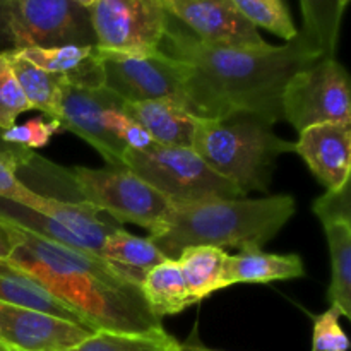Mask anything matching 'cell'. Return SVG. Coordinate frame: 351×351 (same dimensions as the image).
<instances>
[{
  "instance_id": "6da1fadb",
  "label": "cell",
  "mask_w": 351,
  "mask_h": 351,
  "mask_svg": "<svg viewBox=\"0 0 351 351\" xmlns=\"http://www.w3.org/2000/svg\"><path fill=\"white\" fill-rule=\"evenodd\" d=\"M160 50L189 67L185 103L192 113L216 120L254 115L271 125L281 119V95L288 79L326 55L300 33L281 47L209 45L171 16Z\"/></svg>"
},
{
  "instance_id": "7a4b0ae2",
  "label": "cell",
  "mask_w": 351,
  "mask_h": 351,
  "mask_svg": "<svg viewBox=\"0 0 351 351\" xmlns=\"http://www.w3.org/2000/svg\"><path fill=\"white\" fill-rule=\"evenodd\" d=\"M0 223L12 242L5 261L74 308L96 331L134 335L163 329L141 288L120 276L99 256L41 239L2 216Z\"/></svg>"
},
{
  "instance_id": "3957f363",
  "label": "cell",
  "mask_w": 351,
  "mask_h": 351,
  "mask_svg": "<svg viewBox=\"0 0 351 351\" xmlns=\"http://www.w3.org/2000/svg\"><path fill=\"white\" fill-rule=\"evenodd\" d=\"M297 211L291 195L263 199H211L173 206L163 228L151 235L167 259H175L187 247L247 249L269 242Z\"/></svg>"
},
{
  "instance_id": "277c9868",
  "label": "cell",
  "mask_w": 351,
  "mask_h": 351,
  "mask_svg": "<svg viewBox=\"0 0 351 351\" xmlns=\"http://www.w3.org/2000/svg\"><path fill=\"white\" fill-rule=\"evenodd\" d=\"M192 149L211 170L233 182L243 195L267 192L276 160L293 153V143L283 141L271 123L254 115L199 120Z\"/></svg>"
},
{
  "instance_id": "5b68a950",
  "label": "cell",
  "mask_w": 351,
  "mask_h": 351,
  "mask_svg": "<svg viewBox=\"0 0 351 351\" xmlns=\"http://www.w3.org/2000/svg\"><path fill=\"white\" fill-rule=\"evenodd\" d=\"M123 167L173 206L245 197L233 182L211 170L192 147H170L153 143L146 149H127Z\"/></svg>"
},
{
  "instance_id": "8992f818",
  "label": "cell",
  "mask_w": 351,
  "mask_h": 351,
  "mask_svg": "<svg viewBox=\"0 0 351 351\" xmlns=\"http://www.w3.org/2000/svg\"><path fill=\"white\" fill-rule=\"evenodd\" d=\"M79 202H88L119 223H134L156 235L173 204L125 167L86 168L65 171ZM149 235V237H151Z\"/></svg>"
},
{
  "instance_id": "52a82bcc",
  "label": "cell",
  "mask_w": 351,
  "mask_h": 351,
  "mask_svg": "<svg viewBox=\"0 0 351 351\" xmlns=\"http://www.w3.org/2000/svg\"><path fill=\"white\" fill-rule=\"evenodd\" d=\"M0 38L7 50L96 45L89 9L74 0H0Z\"/></svg>"
},
{
  "instance_id": "ba28073f",
  "label": "cell",
  "mask_w": 351,
  "mask_h": 351,
  "mask_svg": "<svg viewBox=\"0 0 351 351\" xmlns=\"http://www.w3.org/2000/svg\"><path fill=\"white\" fill-rule=\"evenodd\" d=\"M281 119L298 132L317 123H351L350 77L335 55H324L288 79Z\"/></svg>"
},
{
  "instance_id": "9c48e42d",
  "label": "cell",
  "mask_w": 351,
  "mask_h": 351,
  "mask_svg": "<svg viewBox=\"0 0 351 351\" xmlns=\"http://www.w3.org/2000/svg\"><path fill=\"white\" fill-rule=\"evenodd\" d=\"M103 86L125 103L171 98L185 103L189 67L161 50L153 53H117L98 48Z\"/></svg>"
},
{
  "instance_id": "30bf717a",
  "label": "cell",
  "mask_w": 351,
  "mask_h": 351,
  "mask_svg": "<svg viewBox=\"0 0 351 351\" xmlns=\"http://www.w3.org/2000/svg\"><path fill=\"white\" fill-rule=\"evenodd\" d=\"M89 17L99 50L153 53L160 50L170 14L160 0H96Z\"/></svg>"
},
{
  "instance_id": "8fae6325",
  "label": "cell",
  "mask_w": 351,
  "mask_h": 351,
  "mask_svg": "<svg viewBox=\"0 0 351 351\" xmlns=\"http://www.w3.org/2000/svg\"><path fill=\"white\" fill-rule=\"evenodd\" d=\"M123 103L122 98L105 86H81L65 81L57 120L62 130H69L84 139L110 167H123L127 147L110 132L105 120L106 110Z\"/></svg>"
},
{
  "instance_id": "7c38bea8",
  "label": "cell",
  "mask_w": 351,
  "mask_h": 351,
  "mask_svg": "<svg viewBox=\"0 0 351 351\" xmlns=\"http://www.w3.org/2000/svg\"><path fill=\"white\" fill-rule=\"evenodd\" d=\"M168 14L209 45L263 48L266 41L232 0H160Z\"/></svg>"
},
{
  "instance_id": "4fadbf2b",
  "label": "cell",
  "mask_w": 351,
  "mask_h": 351,
  "mask_svg": "<svg viewBox=\"0 0 351 351\" xmlns=\"http://www.w3.org/2000/svg\"><path fill=\"white\" fill-rule=\"evenodd\" d=\"M98 331L0 302V343L17 351H72Z\"/></svg>"
},
{
  "instance_id": "5bb4252c",
  "label": "cell",
  "mask_w": 351,
  "mask_h": 351,
  "mask_svg": "<svg viewBox=\"0 0 351 351\" xmlns=\"http://www.w3.org/2000/svg\"><path fill=\"white\" fill-rule=\"evenodd\" d=\"M298 134L293 153L304 158L322 187L338 191L350 182L351 123H317Z\"/></svg>"
},
{
  "instance_id": "9a60e30c",
  "label": "cell",
  "mask_w": 351,
  "mask_h": 351,
  "mask_svg": "<svg viewBox=\"0 0 351 351\" xmlns=\"http://www.w3.org/2000/svg\"><path fill=\"white\" fill-rule=\"evenodd\" d=\"M123 112L149 134L153 143L170 147H192L201 120L184 103L171 98L125 103Z\"/></svg>"
},
{
  "instance_id": "2e32d148",
  "label": "cell",
  "mask_w": 351,
  "mask_h": 351,
  "mask_svg": "<svg viewBox=\"0 0 351 351\" xmlns=\"http://www.w3.org/2000/svg\"><path fill=\"white\" fill-rule=\"evenodd\" d=\"M21 57L51 74H60L71 84L103 86L101 67L96 45H62V47L21 48Z\"/></svg>"
},
{
  "instance_id": "e0dca14e",
  "label": "cell",
  "mask_w": 351,
  "mask_h": 351,
  "mask_svg": "<svg viewBox=\"0 0 351 351\" xmlns=\"http://www.w3.org/2000/svg\"><path fill=\"white\" fill-rule=\"evenodd\" d=\"M305 274L304 263L297 254H271L261 247H247L235 256L226 257V287L239 283H273L295 280Z\"/></svg>"
},
{
  "instance_id": "ac0fdd59",
  "label": "cell",
  "mask_w": 351,
  "mask_h": 351,
  "mask_svg": "<svg viewBox=\"0 0 351 351\" xmlns=\"http://www.w3.org/2000/svg\"><path fill=\"white\" fill-rule=\"evenodd\" d=\"M0 302L16 305V307L33 308L55 317L65 319L69 322L96 331L81 314L69 307L67 304L55 298L50 291L45 290L36 280L21 271L9 261H0Z\"/></svg>"
},
{
  "instance_id": "d6986e66",
  "label": "cell",
  "mask_w": 351,
  "mask_h": 351,
  "mask_svg": "<svg viewBox=\"0 0 351 351\" xmlns=\"http://www.w3.org/2000/svg\"><path fill=\"white\" fill-rule=\"evenodd\" d=\"M99 257L136 287H141L146 274L167 259L149 237H136L123 228H115L106 237Z\"/></svg>"
},
{
  "instance_id": "ffe728a7",
  "label": "cell",
  "mask_w": 351,
  "mask_h": 351,
  "mask_svg": "<svg viewBox=\"0 0 351 351\" xmlns=\"http://www.w3.org/2000/svg\"><path fill=\"white\" fill-rule=\"evenodd\" d=\"M139 288L147 307L158 319L177 315L195 304L175 259H165L154 266Z\"/></svg>"
},
{
  "instance_id": "44dd1931",
  "label": "cell",
  "mask_w": 351,
  "mask_h": 351,
  "mask_svg": "<svg viewBox=\"0 0 351 351\" xmlns=\"http://www.w3.org/2000/svg\"><path fill=\"white\" fill-rule=\"evenodd\" d=\"M228 254L211 245L187 247L177 257L182 276L195 304L226 287L225 263Z\"/></svg>"
},
{
  "instance_id": "7402d4cb",
  "label": "cell",
  "mask_w": 351,
  "mask_h": 351,
  "mask_svg": "<svg viewBox=\"0 0 351 351\" xmlns=\"http://www.w3.org/2000/svg\"><path fill=\"white\" fill-rule=\"evenodd\" d=\"M5 53L31 110H40L48 119L57 120L60 115L62 86L67 79L36 67L21 57L17 50H5Z\"/></svg>"
},
{
  "instance_id": "603a6c76",
  "label": "cell",
  "mask_w": 351,
  "mask_h": 351,
  "mask_svg": "<svg viewBox=\"0 0 351 351\" xmlns=\"http://www.w3.org/2000/svg\"><path fill=\"white\" fill-rule=\"evenodd\" d=\"M331 256V285L328 297L331 307L351 317V219L324 223Z\"/></svg>"
},
{
  "instance_id": "cb8c5ba5",
  "label": "cell",
  "mask_w": 351,
  "mask_h": 351,
  "mask_svg": "<svg viewBox=\"0 0 351 351\" xmlns=\"http://www.w3.org/2000/svg\"><path fill=\"white\" fill-rule=\"evenodd\" d=\"M72 351H184L182 343L165 329L149 332L98 331Z\"/></svg>"
},
{
  "instance_id": "d4e9b609",
  "label": "cell",
  "mask_w": 351,
  "mask_h": 351,
  "mask_svg": "<svg viewBox=\"0 0 351 351\" xmlns=\"http://www.w3.org/2000/svg\"><path fill=\"white\" fill-rule=\"evenodd\" d=\"M232 2L252 26L264 27L287 41L298 36V29L285 0H232Z\"/></svg>"
},
{
  "instance_id": "484cf974",
  "label": "cell",
  "mask_w": 351,
  "mask_h": 351,
  "mask_svg": "<svg viewBox=\"0 0 351 351\" xmlns=\"http://www.w3.org/2000/svg\"><path fill=\"white\" fill-rule=\"evenodd\" d=\"M29 110L31 106L10 67L9 57L5 50H2L0 51V127L9 129L16 125L17 117Z\"/></svg>"
},
{
  "instance_id": "4316f807",
  "label": "cell",
  "mask_w": 351,
  "mask_h": 351,
  "mask_svg": "<svg viewBox=\"0 0 351 351\" xmlns=\"http://www.w3.org/2000/svg\"><path fill=\"white\" fill-rule=\"evenodd\" d=\"M60 123L53 119H31L23 125H12L3 130V141L26 149H40L47 146L51 136L60 132Z\"/></svg>"
},
{
  "instance_id": "83f0119b",
  "label": "cell",
  "mask_w": 351,
  "mask_h": 351,
  "mask_svg": "<svg viewBox=\"0 0 351 351\" xmlns=\"http://www.w3.org/2000/svg\"><path fill=\"white\" fill-rule=\"evenodd\" d=\"M341 312L329 307L324 314L314 315V338L312 351H348V336L339 324Z\"/></svg>"
},
{
  "instance_id": "f1b7e54d",
  "label": "cell",
  "mask_w": 351,
  "mask_h": 351,
  "mask_svg": "<svg viewBox=\"0 0 351 351\" xmlns=\"http://www.w3.org/2000/svg\"><path fill=\"white\" fill-rule=\"evenodd\" d=\"M315 216L321 223L336 221V219H351V201H350V182H346L338 191H328L314 201Z\"/></svg>"
},
{
  "instance_id": "f546056e",
  "label": "cell",
  "mask_w": 351,
  "mask_h": 351,
  "mask_svg": "<svg viewBox=\"0 0 351 351\" xmlns=\"http://www.w3.org/2000/svg\"><path fill=\"white\" fill-rule=\"evenodd\" d=\"M19 170L21 165L14 158L0 153V199L23 206L33 189L19 180Z\"/></svg>"
},
{
  "instance_id": "4dcf8cb0",
  "label": "cell",
  "mask_w": 351,
  "mask_h": 351,
  "mask_svg": "<svg viewBox=\"0 0 351 351\" xmlns=\"http://www.w3.org/2000/svg\"><path fill=\"white\" fill-rule=\"evenodd\" d=\"M3 130L5 129L0 127V153L14 158V160L21 165V168H24L34 156H36V153L31 149H26V147L23 146H14V144L5 143V141H3Z\"/></svg>"
},
{
  "instance_id": "1f68e13d",
  "label": "cell",
  "mask_w": 351,
  "mask_h": 351,
  "mask_svg": "<svg viewBox=\"0 0 351 351\" xmlns=\"http://www.w3.org/2000/svg\"><path fill=\"white\" fill-rule=\"evenodd\" d=\"M10 250H12V242H10V237L7 233L5 226L0 223V261L7 259L10 256Z\"/></svg>"
},
{
  "instance_id": "d6a6232c",
  "label": "cell",
  "mask_w": 351,
  "mask_h": 351,
  "mask_svg": "<svg viewBox=\"0 0 351 351\" xmlns=\"http://www.w3.org/2000/svg\"><path fill=\"white\" fill-rule=\"evenodd\" d=\"M182 350L184 351H218V350H213V348H208V346L201 345V343H199L194 336H192L187 343H184V345H182Z\"/></svg>"
},
{
  "instance_id": "836d02e7",
  "label": "cell",
  "mask_w": 351,
  "mask_h": 351,
  "mask_svg": "<svg viewBox=\"0 0 351 351\" xmlns=\"http://www.w3.org/2000/svg\"><path fill=\"white\" fill-rule=\"evenodd\" d=\"M75 3H77V5H81V7H84V9H89V7H93L96 3V0H74Z\"/></svg>"
},
{
  "instance_id": "e575fe53",
  "label": "cell",
  "mask_w": 351,
  "mask_h": 351,
  "mask_svg": "<svg viewBox=\"0 0 351 351\" xmlns=\"http://www.w3.org/2000/svg\"><path fill=\"white\" fill-rule=\"evenodd\" d=\"M346 2H348V0H336V3H338V7L339 9H345V5H346Z\"/></svg>"
},
{
  "instance_id": "d590c367",
  "label": "cell",
  "mask_w": 351,
  "mask_h": 351,
  "mask_svg": "<svg viewBox=\"0 0 351 351\" xmlns=\"http://www.w3.org/2000/svg\"><path fill=\"white\" fill-rule=\"evenodd\" d=\"M0 351H17V350H12V348H9V346H5L0 343Z\"/></svg>"
},
{
  "instance_id": "8d00e7d4",
  "label": "cell",
  "mask_w": 351,
  "mask_h": 351,
  "mask_svg": "<svg viewBox=\"0 0 351 351\" xmlns=\"http://www.w3.org/2000/svg\"><path fill=\"white\" fill-rule=\"evenodd\" d=\"M302 2H307V0H302Z\"/></svg>"
}]
</instances>
